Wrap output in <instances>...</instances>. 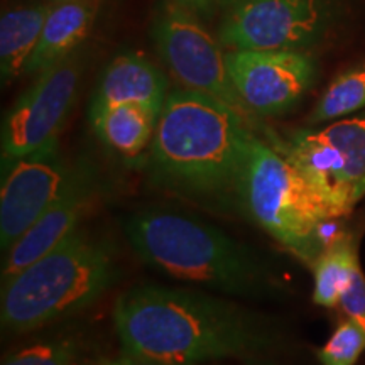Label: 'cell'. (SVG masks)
<instances>
[{"mask_svg":"<svg viewBox=\"0 0 365 365\" xmlns=\"http://www.w3.org/2000/svg\"><path fill=\"white\" fill-rule=\"evenodd\" d=\"M254 132L250 118L212 95L168 93L149 145L150 180L193 198H234Z\"/></svg>","mask_w":365,"mask_h":365,"instance_id":"2","label":"cell"},{"mask_svg":"<svg viewBox=\"0 0 365 365\" xmlns=\"http://www.w3.org/2000/svg\"><path fill=\"white\" fill-rule=\"evenodd\" d=\"M70 164L58 139L2 168L0 190V245H12L39 220L65 182Z\"/></svg>","mask_w":365,"mask_h":365,"instance_id":"11","label":"cell"},{"mask_svg":"<svg viewBox=\"0 0 365 365\" xmlns=\"http://www.w3.org/2000/svg\"><path fill=\"white\" fill-rule=\"evenodd\" d=\"M122 352L178 364L259 357L276 344L266 319L203 291L140 284L118 296Z\"/></svg>","mask_w":365,"mask_h":365,"instance_id":"1","label":"cell"},{"mask_svg":"<svg viewBox=\"0 0 365 365\" xmlns=\"http://www.w3.org/2000/svg\"><path fill=\"white\" fill-rule=\"evenodd\" d=\"M54 2H58V0H54Z\"/></svg>","mask_w":365,"mask_h":365,"instance_id":"26","label":"cell"},{"mask_svg":"<svg viewBox=\"0 0 365 365\" xmlns=\"http://www.w3.org/2000/svg\"><path fill=\"white\" fill-rule=\"evenodd\" d=\"M359 266V249L354 237L336 235L313 262L314 303L323 308L336 307Z\"/></svg>","mask_w":365,"mask_h":365,"instance_id":"17","label":"cell"},{"mask_svg":"<svg viewBox=\"0 0 365 365\" xmlns=\"http://www.w3.org/2000/svg\"><path fill=\"white\" fill-rule=\"evenodd\" d=\"M176 6L193 14L198 19H208L213 16L215 9L220 6V0H173Z\"/></svg>","mask_w":365,"mask_h":365,"instance_id":"23","label":"cell"},{"mask_svg":"<svg viewBox=\"0 0 365 365\" xmlns=\"http://www.w3.org/2000/svg\"><path fill=\"white\" fill-rule=\"evenodd\" d=\"M97 365H205V364H178V362H166V360H154V359L137 357V355L122 352L120 355H117V357L98 360Z\"/></svg>","mask_w":365,"mask_h":365,"instance_id":"22","label":"cell"},{"mask_svg":"<svg viewBox=\"0 0 365 365\" xmlns=\"http://www.w3.org/2000/svg\"><path fill=\"white\" fill-rule=\"evenodd\" d=\"M242 0H220V7H235Z\"/></svg>","mask_w":365,"mask_h":365,"instance_id":"25","label":"cell"},{"mask_svg":"<svg viewBox=\"0 0 365 365\" xmlns=\"http://www.w3.org/2000/svg\"><path fill=\"white\" fill-rule=\"evenodd\" d=\"M95 17L93 0H58L46 17L43 33L24 75L36 76L80 49Z\"/></svg>","mask_w":365,"mask_h":365,"instance_id":"14","label":"cell"},{"mask_svg":"<svg viewBox=\"0 0 365 365\" xmlns=\"http://www.w3.org/2000/svg\"><path fill=\"white\" fill-rule=\"evenodd\" d=\"M88 115L91 129L107 148L125 158H135L153 143L159 112L125 103L90 110Z\"/></svg>","mask_w":365,"mask_h":365,"instance_id":"15","label":"cell"},{"mask_svg":"<svg viewBox=\"0 0 365 365\" xmlns=\"http://www.w3.org/2000/svg\"><path fill=\"white\" fill-rule=\"evenodd\" d=\"M235 202L250 222L282 247L312 264L328 242L323 228L331 222L309 182L276 145L254 134Z\"/></svg>","mask_w":365,"mask_h":365,"instance_id":"5","label":"cell"},{"mask_svg":"<svg viewBox=\"0 0 365 365\" xmlns=\"http://www.w3.org/2000/svg\"><path fill=\"white\" fill-rule=\"evenodd\" d=\"M168 97L164 73L143 54L127 53L113 58L100 76L90 110L112 105H144L161 112Z\"/></svg>","mask_w":365,"mask_h":365,"instance_id":"13","label":"cell"},{"mask_svg":"<svg viewBox=\"0 0 365 365\" xmlns=\"http://www.w3.org/2000/svg\"><path fill=\"white\" fill-rule=\"evenodd\" d=\"M54 2L9 9L0 17V73L4 83L24 75Z\"/></svg>","mask_w":365,"mask_h":365,"instance_id":"16","label":"cell"},{"mask_svg":"<svg viewBox=\"0 0 365 365\" xmlns=\"http://www.w3.org/2000/svg\"><path fill=\"white\" fill-rule=\"evenodd\" d=\"M339 304L344 309L346 318L352 319L355 325L362 328L365 333V276L360 266L355 269L352 281L346 286L344 294L340 296Z\"/></svg>","mask_w":365,"mask_h":365,"instance_id":"21","label":"cell"},{"mask_svg":"<svg viewBox=\"0 0 365 365\" xmlns=\"http://www.w3.org/2000/svg\"><path fill=\"white\" fill-rule=\"evenodd\" d=\"M125 235L140 261L176 279L239 298H267L277 291L266 259L198 218L143 210L127 218Z\"/></svg>","mask_w":365,"mask_h":365,"instance_id":"3","label":"cell"},{"mask_svg":"<svg viewBox=\"0 0 365 365\" xmlns=\"http://www.w3.org/2000/svg\"><path fill=\"white\" fill-rule=\"evenodd\" d=\"M272 145L293 161L331 220L349 215L365 196V112L296 130Z\"/></svg>","mask_w":365,"mask_h":365,"instance_id":"6","label":"cell"},{"mask_svg":"<svg viewBox=\"0 0 365 365\" xmlns=\"http://www.w3.org/2000/svg\"><path fill=\"white\" fill-rule=\"evenodd\" d=\"M225 63L242 103L259 117L291 112L317 78V65L303 51L230 49Z\"/></svg>","mask_w":365,"mask_h":365,"instance_id":"10","label":"cell"},{"mask_svg":"<svg viewBox=\"0 0 365 365\" xmlns=\"http://www.w3.org/2000/svg\"><path fill=\"white\" fill-rule=\"evenodd\" d=\"M245 365H277V364L269 362V360H264L261 357H249L245 359Z\"/></svg>","mask_w":365,"mask_h":365,"instance_id":"24","label":"cell"},{"mask_svg":"<svg viewBox=\"0 0 365 365\" xmlns=\"http://www.w3.org/2000/svg\"><path fill=\"white\" fill-rule=\"evenodd\" d=\"M81 78L80 53L34 76L2 125V168L58 139L75 103Z\"/></svg>","mask_w":365,"mask_h":365,"instance_id":"9","label":"cell"},{"mask_svg":"<svg viewBox=\"0 0 365 365\" xmlns=\"http://www.w3.org/2000/svg\"><path fill=\"white\" fill-rule=\"evenodd\" d=\"M100 186L102 178L98 176L93 164L90 161L73 164L53 203L6 252L2 262V281L11 279L41 255L56 247L68 235L78 230L81 220L95 205Z\"/></svg>","mask_w":365,"mask_h":365,"instance_id":"12","label":"cell"},{"mask_svg":"<svg viewBox=\"0 0 365 365\" xmlns=\"http://www.w3.org/2000/svg\"><path fill=\"white\" fill-rule=\"evenodd\" d=\"M365 350V333L346 318L317 352L322 365H355Z\"/></svg>","mask_w":365,"mask_h":365,"instance_id":"20","label":"cell"},{"mask_svg":"<svg viewBox=\"0 0 365 365\" xmlns=\"http://www.w3.org/2000/svg\"><path fill=\"white\" fill-rule=\"evenodd\" d=\"M331 0H242L222 22L218 41L230 49L303 51L318 43Z\"/></svg>","mask_w":365,"mask_h":365,"instance_id":"8","label":"cell"},{"mask_svg":"<svg viewBox=\"0 0 365 365\" xmlns=\"http://www.w3.org/2000/svg\"><path fill=\"white\" fill-rule=\"evenodd\" d=\"M154 41L163 61L182 88L202 91L252 118L228 76L222 43L175 2L164 4L154 21Z\"/></svg>","mask_w":365,"mask_h":365,"instance_id":"7","label":"cell"},{"mask_svg":"<svg viewBox=\"0 0 365 365\" xmlns=\"http://www.w3.org/2000/svg\"><path fill=\"white\" fill-rule=\"evenodd\" d=\"M83 350L75 339H56L31 344L6 355L2 365H81Z\"/></svg>","mask_w":365,"mask_h":365,"instance_id":"19","label":"cell"},{"mask_svg":"<svg viewBox=\"0 0 365 365\" xmlns=\"http://www.w3.org/2000/svg\"><path fill=\"white\" fill-rule=\"evenodd\" d=\"M362 108H365V65L346 70L331 81L309 113L308 124L336 120Z\"/></svg>","mask_w":365,"mask_h":365,"instance_id":"18","label":"cell"},{"mask_svg":"<svg viewBox=\"0 0 365 365\" xmlns=\"http://www.w3.org/2000/svg\"><path fill=\"white\" fill-rule=\"evenodd\" d=\"M115 279L117 262L110 245L78 228L11 279L2 281V327L12 333H27L83 312Z\"/></svg>","mask_w":365,"mask_h":365,"instance_id":"4","label":"cell"}]
</instances>
